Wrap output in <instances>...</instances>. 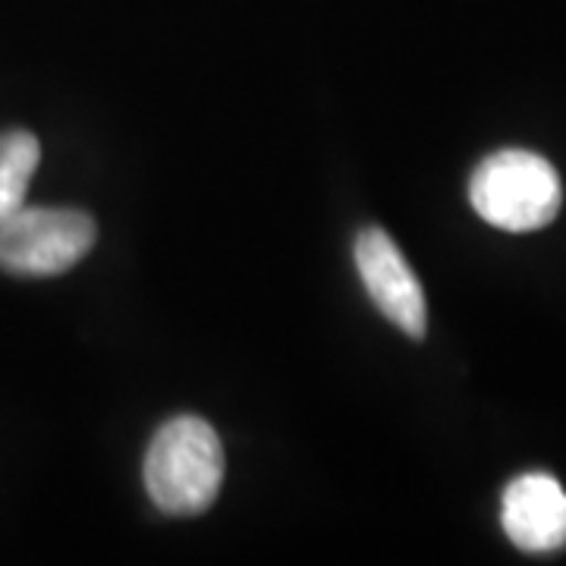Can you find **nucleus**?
Segmentation results:
<instances>
[{
	"instance_id": "obj_3",
	"label": "nucleus",
	"mask_w": 566,
	"mask_h": 566,
	"mask_svg": "<svg viewBox=\"0 0 566 566\" xmlns=\"http://www.w3.org/2000/svg\"><path fill=\"white\" fill-rule=\"evenodd\" d=\"M98 227L73 208H20L0 223V268L20 277H54L88 255Z\"/></svg>"
},
{
	"instance_id": "obj_5",
	"label": "nucleus",
	"mask_w": 566,
	"mask_h": 566,
	"mask_svg": "<svg viewBox=\"0 0 566 566\" xmlns=\"http://www.w3.org/2000/svg\"><path fill=\"white\" fill-rule=\"evenodd\" d=\"M506 538L526 554H551L566 545V491L547 472L513 479L501 506Z\"/></svg>"
},
{
	"instance_id": "obj_6",
	"label": "nucleus",
	"mask_w": 566,
	"mask_h": 566,
	"mask_svg": "<svg viewBox=\"0 0 566 566\" xmlns=\"http://www.w3.org/2000/svg\"><path fill=\"white\" fill-rule=\"evenodd\" d=\"M39 158L41 145L32 133L13 129L0 136V223L25 208V192L39 170Z\"/></svg>"
},
{
	"instance_id": "obj_4",
	"label": "nucleus",
	"mask_w": 566,
	"mask_h": 566,
	"mask_svg": "<svg viewBox=\"0 0 566 566\" xmlns=\"http://www.w3.org/2000/svg\"><path fill=\"white\" fill-rule=\"evenodd\" d=\"M356 268L371 303L385 312L403 334L422 340L428 331L424 290L412 268L406 264L400 245L381 227H368L356 237Z\"/></svg>"
},
{
	"instance_id": "obj_2",
	"label": "nucleus",
	"mask_w": 566,
	"mask_h": 566,
	"mask_svg": "<svg viewBox=\"0 0 566 566\" xmlns=\"http://www.w3.org/2000/svg\"><path fill=\"white\" fill-rule=\"evenodd\" d=\"M469 202L491 227L528 233L542 230L560 214L564 186L542 155L526 148H504L475 167L469 180Z\"/></svg>"
},
{
	"instance_id": "obj_1",
	"label": "nucleus",
	"mask_w": 566,
	"mask_h": 566,
	"mask_svg": "<svg viewBox=\"0 0 566 566\" xmlns=\"http://www.w3.org/2000/svg\"><path fill=\"white\" fill-rule=\"evenodd\" d=\"M223 482V447L218 431L196 416L158 428L145 453V488L170 516H199L214 504Z\"/></svg>"
}]
</instances>
